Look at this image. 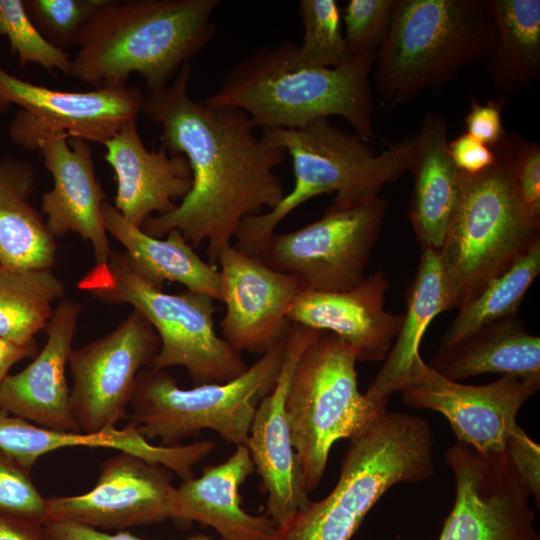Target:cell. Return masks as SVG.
Masks as SVG:
<instances>
[{
	"label": "cell",
	"mask_w": 540,
	"mask_h": 540,
	"mask_svg": "<svg viewBox=\"0 0 540 540\" xmlns=\"http://www.w3.org/2000/svg\"><path fill=\"white\" fill-rule=\"evenodd\" d=\"M191 73L187 62L166 87L144 97L142 112L160 126L162 146L186 158L192 186L175 209L150 216L141 229L156 238L177 229L192 247L205 242L208 262L216 265L241 222L285 196L275 168L287 152L257 135L242 110L192 99Z\"/></svg>",
	"instance_id": "cell-1"
},
{
	"label": "cell",
	"mask_w": 540,
	"mask_h": 540,
	"mask_svg": "<svg viewBox=\"0 0 540 540\" xmlns=\"http://www.w3.org/2000/svg\"><path fill=\"white\" fill-rule=\"evenodd\" d=\"M297 44L262 47L236 62L220 88L203 101L245 112L255 128L298 129L338 116L369 142L375 137L369 74L378 53L352 55L335 68L300 63Z\"/></svg>",
	"instance_id": "cell-2"
},
{
	"label": "cell",
	"mask_w": 540,
	"mask_h": 540,
	"mask_svg": "<svg viewBox=\"0 0 540 540\" xmlns=\"http://www.w3.org/2000/svg\"><path fill=\"white\" fill-rule=\"evenodd\" d=\"M221 0H108L77 42L71 76L95 88L140 74L148 92L166 87L214 38Z\"/></svg>",
	"instance_id": "cell-3"
},
{
	"label": "cell",
	"mask_w": 540,
	"mask_h": 540,
	"mask_svg": "<svg viewBox=\"0 0 540 540\" xmlns=\"http://www.w3.org/2000/svg\"><path fill=\"white\" fill-rule=\"evenodd\" d=\"M261 134L291 156L295 183L276 207L239 225L235 247L256 258L282 219L309 199L336 192L332 205L338 207L376 199L385 184L409 170L414 145L413 135L376 154L369 142L344 132L329 118L298 129H264Z\"/></svg>",
	"instance_id": "cell-4"
},
{
	"label": "cell",
	"mask_w": 540,
	"mask_h": 540,
	"mask_svg": "<svg viewBox=\"0 0 540 540\" xmlns=\"http://www.w3.org/2000/svg\"><path fill=\"white\" fill-rule=\"evenodd\" d=\"M434 471L428 422L407 413L385 412L350 439L333 490L278 529L275 540H350L389 488L424 482Z\"/></svg>",
	"instance_id": "cell-5"
},
{
	"label": "cell",
	"mask_w": 540,
	"mask_h": 540,
	"mask_svg": "<svg viewBox=\"0 0 540 540\" xmlns=\"http://www.w3.org/2000/svg\"><path fill=\"white\" fill-rule=\"evenodd\" d=\"M522 141L506 132L492 146L490 167L462 172L459 204L439 251L456 308L540 240V218L526 207L514 173Z\"/></svg>",
	"instance_id": "cell-6"
},
{
	"label": "cell",
	"mask_w": 540,
	"mask_h": 540,
	"mask_svg": "<svg viewBox=\"0 0 540 540\" xmlns=\"http://www.w3.org/2000/svg\"><path fill=\"white\" fill-rule=\"evenodd\" d=\"M494 32L486 0H395L374 63L382 105L393 109L439 89L483 58Z\"/></svg>",
	"instance_id": "cell-7"
},
{
	"label": "cell",
	"mask_w": 540,
	"mask_h": 540,
	"mask_svg": "<svg viewBox=\"0 0 540 540\" xmlns=\"http://www.w3.org/2000/svg\"><path fill=\"white\" fill-rule=\"evenodd\" d=\"M77 286L100 302L131 305L153 326L160 339L153 368L184 367L195 385L229 382L248 368L215 331L214 299L188 290L163 292L135 270L125 251H112Z\"/></svg>",
	"instance_id": "cell-8"
},
{
	"label": "cell",
	"mask_w": 540,
	"mask_h": 540,
	"mask_svg": "<svg viewBox=\"0 0 540 540\" xmlns=\"http://www.w3.org/2000/svg\"><path fill=\"white\" fill-rule=\"evenodd\" d=\"M288 334L243 374L225 383L183 389L166 369L143 368L129 401V422L148 441L158 439L166 447L181 445L203 430H212L236 446L247 445L257 406L280 373Z\"/></svg>",
	"instance_id": "cell-9"
},
{
	"label": "cell",
	"mask_w": 540,
	"mask_h": 540,
	"mask_svg": "<svg viewBox=\"0 0 540 540\" xmlns=\"http://www.w3.org/2000/svg\"><path fill=\"white\" fill-rule=\"evenodd\" d=\"M357 352L337 335L321 331L301 354L285 401L291 442L305 486L320 484L330 450L366 430L386 412L358 388Z\"/></svg>",
	"instance_id": "cell-10"
},
{
	"label": "cell",
	"mask_w": 540,
	"mask_h": 540,
	"mask_svg": "<svg viewBox=\"0 0 540 540\" xmlns=\"http://www.w3.org/2000/svg\"><path fill=\"white\" fill-rule=\"evenodd\" d=\"M387 201L338 207L288 233L274 232L260 260L297 278L302 290L344 291L359 285L380 234Z\"/></svg>",
	"instance_id": "cell-11"
},
{
	"label": "cell",
	"mask_w": 540,
	"mask_h": 540,
	"mask_svg": "<svg viewBox=\"0 0 540 540\" xmlns=\"http://www.w3.org/2000/svg\"><path fill=\"white\" fill-rule=\"evenodd\" d=\"M540 388V375H503L485 385H465L443 377L420 357L397 392L414 409L441 413L457 441L482 454L502 453L512 437L525 432L517 424L523 403Z\"/></svg>",
	"instance_id": "cell-12"
},
{
	"label": "cell",
	"mask_w": 540,
	"mask_h": 540,
	"mask_svg": "<svg viewBox=\"0 0 540 540\" xmlns=\"http://www.w3.org/2000/svg\"><path fill=\"white\" fill-rule=\"evenodd\" d=\"M143 102L134 85L58 91L21 80L0 65V112L12 104L20 107L9 135L27 150H37L41 139L57 131L104 144L125 123L136 120Z\"/></svg>",
	"instance_id": "cell-13"
},
{
	"label": "cell",
	"mask_w": 540,
	"mask_h": 540,
	"mask_svg": "<svg viewBox=\"0 0 540 540\" xmlns=\"http://www.w3.org/2000/svg\"><path fill=\"white\" fill-rule=\"evenodd\" d=\"M159 348L153 326L133 310L109 333L72 350L70 405L81 431L96 433L128 418L136 377Z\"/></svg>",
	"instance_id": "cell-14"
},
{
	"label": "cell",
	"mask_w": 540,
	"mask_h": 540,
	"mask_svg": "<svg viewBox=\"0 0 540 540\" xmlns=\"http://www.w3.org/2000/svg\"><path fill=\"white\" fill-rule=\"evenodd\" d=\"M173 472L124 451L105 459L89 491L46 498L48 524L70 522L96 530H119L171 517ZM47 524V525H48Z\"/></svg>",
	"instance_id": "cell-15"
},
{
	"label": "cell",
	"mask_w": 540,
	"mask_h": 540,
	"mask_svg": "<svg viewBox=\"0 0 540 540\" xmlns=\"http://www.w3.org/2000/svg\"><path fill=\"white\" fill-rule=\"evenodd\" d=\"M320 332L291 323L280 373L257 406L246 445L267 493L265 514L278 529L312 502L291 442L285 401L301 354Z\"/></svg>",
	"instance_id": "cell-16"
},
{
	"label": "cell",
	"mask_w": 540,
	"mask_h": 540,
	"mask_svg": "<svg viewBox=\"0 0 540 540\" xmlns=\"http://www.w3.org/2000/svg\"><path fill=\"white\" fill-rule=\"evenodd\" d=\"M217 263L226 305L224 339L239 353L264 354L289 333L287 316L302 290L299 281L232 245L220 252Z\"/></svg>",
	"instance_id": "cell-17"
},
{
	"label": "cell",
	"mask_w": 540,
	"mask_h": 540,
	"mask_svg": "<svg viewBox=\"0 0 540 540\" xmlns=\"http://www.w3.org/2000/svg\"><path fill=\"white\" fill-rule=\"evenodd\" d=\"M37 150L53 177L52 189L41 200L49 231L55 239L77 233L92 244L95 266L106 264L112 253L102 216L106 196L95 175L90 145L57 131L41 139Z\"/></svg>",
	"instance_id": "cell-18"
},
{
	"label": "cell",
	"mask_w": 540,
	"mask_h": 540,
	"mask_svg": "<svg viewBox=\"0 0 540 540\" xmlns=\"http://www.w3.org/2000/svg\"><path fill=\"white\" fill-rule=\"evenodd\" d=\"M389 286L384 272L379 270L349 290H301L287 319L292 324L337 335L355 348L357 361L379 362L390 351L403 320V314L384 309Z\"/></svg>",
	"instance_id": "cell-19"
},
{
	"label": "cell",
	"mask_w": 540,
	"mask_h": 540,
	"mask_svg": "<svg viewBox=\"0 0 540 540\" xmlns=\"http://www.w3.org/2000/svg\"><path fill=\"white\" fill-rule=\"evenodd\" d=\"M82 305L62 300L45 327L47 341L33 361L16 374H8L0 386V409L38 426L81 431L70 405L65 368Z\"/></svg>",
	"instance_id": "cell-20"
},
{
	"label": "cell",
	"mask_w": 540,
	"mask_h": 540,
	"mask_svg": "<svg viewBox=\"0 0 540 540\" xmlns=\"http://www.w3.org/2000/svg\"><path fill=\"white\" fill-rule=\"evenodd\" d=\"M103 145L117 181L114 207L129 223L141 228L152 213H169L190 191L192 172L186 158L163 146L149 151L136 120L125 123Z\"/></svg>",
	"instance_id": "cell-21"
},
{
	"label": "cell",
	"mask_w": 540,
	"mask_h": 540,
	"mask_svg": "<svg viewBox=\"0 0 540 540\" xmlns=\"http://www.w3.org/2000/svg\"><path fill=\"white\" fill-rule=\"evenodd\" d=\"M215 446L211 440L173 447L154 445L131 422L121 429L112 427L96 433L49 429L0 409V449L28 469H32L41 456L58 449L111 448L163 465L186 480L194 476L193 467Z\"/></svg>",
	"instance_id": "cell-22"
},
{
	"label": "cell",
	"mask_w": 540,
	"mask_h": 540,
	"mask_svg": "<svg viewBox=\"0 0 540 540\" xmlns=\"http://www.w3.org/2000/svg\"><path fill=\"white\" fill-rule=\"evenodd\" d=\"M455 501L438 540H540L522 487L488 467L454 472Z\"/></svg>",
	"instance_id": "cell-23"
},
{
	"label": "cell",
	"mask_w": 540,
	"mask_h": 540,
	"mask_svg": "<svg viewBox=\"0 0 540 540\" xmlns=\"http://www.w3.org/2000/svg\"><path fill=\"white\" fill-rule=\"evenodd\" d=\"M255 471L246 445L201 476L181 480L171 501V517L178 526L192 522L210 526L221 540H275L278 528L265 513L253 515L241 506L240 488Z\"/></svg>",
	"instance_id": "cell-24"
},
{
	"label": "cell",
	"mask_w": 540,
	"mask_h": 540,
	"mask_svg": "<svg viewBox=\"0 0 540 540\" xmlns=\"http://www.w3.org/2000/svg\"><path fill=\"white\" fill-rule=\"evenodd\" d=\"M413 192L409 217L421 249L440 251L461 195L462 172L448 151L447 124L429 112L414 135L409 170Z\"/></svg>",
	"instance_id": "cell-25"
},
{
	"label": "cell",
	"mask_w": 540,
	"mask_h": 540,
	"mask_svg": "<svg viewBox=\"0 0 540 540\" xmlns=\"http://www.w3.org/2000/svg\"><path fill=\"white\" fill-rule=\"evenodd\" d=\"M102 216L107 233L123 245L135 270L148 282L159 289L166 281L178 282L188 291L221 301L219 269L202 260L179 230L169 231L166 239L150 236L106 201Z\"/></svg>",
	"instance_id": "cell-26"
},
{
	"label": "cell",
	"mask_w": 540,
	"mask_h": 540,
	"mask_svg": "<svg viewBox=\"0 0 540 540\" xmlns=\"http://www.w3.org/2000/svg\"><path fill=\"white\" fill-rule=\"evenodd\" d=\"M455 307L439 251L423 249L417 272L407 290L406 311L390 351L364 393L386 404L403 384L412 364L420 358L419 347L427 327L440 313Z\"/></svg>",
	"instance_id": "cell-27"
},
{
	"label": "cell",
	"mask_w": 540,
	"mask_h": 540,
	"mask_svg": "<svg viewBox=\"0 0 540 540\" xmlns=\"http://www.w3.org/2000/svg\"><path fill=\"white\" fill-rule=\"evenodd\" d=\"M495 32L483 60L506 102L533 88L540 76V1L486 0Z\"/></svg>",
	"instance_id": "cell-28"
},
{
	"label": "cell",
	"mask_w": 540,
	"mask_h": 540,
	"mask_svg": "<svg viewBox=\"0 0 540 540\" xmlns=\"http://www.w3.org/2000/svg\"><path fill=\"white\" fill-rule=\"evenodd\" d=\"M36 172L24 161L0 157V267L48 270L57 245L46 222L31 205Z\"/></svg>",
	"instance_id": "cell-29"
},
{
	"label": "cell",
	"mask_w": 540,
	"mask_h": 540,
	"mask_svg": "<svg viewBox=\"0 0 540 540\" xmlns=\"http://www.w3.org/2000/svg\"><path fill=\"white\" fill-rule=\"evenodd\" d=\"M428 365L458 381L485 373L540 375V338L517 315L490 323L462 341L438 348Z\"/></svg>",
	"instance_id": "cell-30"
},
{
	"label": "cell",
	"mask_w": 540,
	"mask_h": 540,
	"mask_svg": "<svg viewBox=\"0 0 540 540\" xmlns=\"http://www.w3.org/2000/svg\"><path fill=\"white\" fill-rule=\"evenodd\" d=\"M539 273L540 240L457 307L458 313L443 332L439 348L452 346L490 323L517 315Z\"/></svg>",
	"instance_id": "cell-31"
},
{
	"label": "cell",
	"mask_w": 540,
	"mask_h": 540,
	"mask_svg": "<svg viewBox=\"0 0 540 540\" xmlns=\"http://www.w3.org/2000/svg\"><path fill=\"white\" fill-rule=\"evenodd\" d=\"M65 290V283L51 269L0 267V340L37 347L35 336L45 330L52 304Z\"/></svg>",
	"instance_id": "cell-32"
},
{
	"label": "cell",
	"mask_w": 540,
	"mask_h": 540,
	"mask_svg": "<svg viewBox=\"0 0 540 540\" xmlns=\"http://www.w3.org/2000/svg\"><path fill=\"white\" fill-rule=\"evenodd\" d=\"M298 12L304 29L302 43L296 49L300 63L335 68L351 58L335 0H300Z\"/></svg>",
	"instance_id": "cell-33"
},
{
	"label": "cell",
	"mask_w": 540,
	"mask_h": 540,
	"mask_svg": "<svg viewBox=\"0 0 540 540\" xmlns=\"http://www.w3.org/2000/svg\"><path fill=\"white\" fill-rule=\"evenodd\" d=\"M9 40L22 66L41 65L49 72L54 69L71 76L72 59L69 54L48 42L30 20L23 0H0V36Z\"/></svg>",
	"instance_id": "cell-34"
},
{
	"label": "cell",
	"mask_w": 540,
	"mask_h": 540,
	"mask_svg": "<svg viewBox=\"0 0 540 540\" xmlns=\"http://www.w3.org/2000/svg\"><path fill=\"white\" fill-rule=\"evenodd\" d=\"M108 0H23L25 10L42 36L65 50L77 46L84 28Z\"/></svg>",
	"instance_id": "cell-35"
},
{
	"label": "cell",
	"mask_w": 540,
	"mask_h": 540,
	"mask_svg": "<svg viewBox=\"0 0 540 540\" xmlns=\"http://www.w3.org/2000/svg\"><path fill=\"white\" fill-rule=\"evenodd\" d=\"M0 517L46 526V498L31 478V469L0 449Z\"/></svg>",
	"instance_id": "cell-36"
},
{
	"label": "cell",
	"mask_w": 540,
	"mask_h": 540,
	"mask_svg": "<svg viewBox=\"0 0 540 540\" xmlns=\"http://www.w3.org/2000/svg\"><path fill=\"white\" fill-rule=\"evenodd\" d=\"M395 0H350L343 11L351 55L378 53L392 21Z\"/></svg>",
	"instance_id": "cell-37"
},
{
	"label": "cell",
	"mask_w": 540,
	"mask_h": 540,
	"mask_svg": "<svg viewBox=\"0 0 540 540\" xmlns=\"http://www.w3.org/2000/svg\"><path fill=\"white\" fill-rule=\"evenodd\" d=\"M514 173L523 201L540 218V145L523 139L515 159Z\"/></svg>",
	"instance_id": "cell-38"
},
{
	"label": "cell",
	"mask_w": 540,
	"mask_h": 540,
	"mask_svg": "<svg viewBox=\"0 0 540 540\" xmlns=\"http://www.w3.org/2000/svg\"><path fill=\"white\" fill-rule=\"evenodd\" d=\"M469 104L465 133L489 147L494 146L506 134L501 118L505 103L496 99L482 104L474 95H470Z\"/></svg>",
	"instance_id": "cell-39"
},
{
	"label": "cell",
	"mask_w": 540,
	"mask_h": 540,
	"mask_svg": "<svg viewBox=\"0 0 540 540\" xmlns=\"http://www.w3.org/2000/svg\"><path fill=\"white\" fill-rule=\"evenodd\" d=\"M510 458L530 494L540 503V447L526 432L512 437L507 445Z\"/></svg>",
	"instance_id": "cell-40"
},
{
	"label": "cell",
	"mask_w": 540,
	"mask_h": 540,
	"mask_svg": "<svg viewBox=\"0 0 540 540\" xmlns=\"http://www.w3.org/2000/svg\"><path fill=\"white\" fill-rule=\"evenodd\" d=\"M448 151L458 170L466 174L482 172L495 160L492 147L465 132L448 142Z\"/></svg>",
	"instance_id": "cell-41"
},
{
	"label": "cell",
	"mask_w": 540,
	"mask_h": 540,
	"mask_svg": "<svg viewBox=\"0 0 540 540\" xmlns=\"http://www.w3.org/2000/svg\"><path fill=\"white\" fill-rule=\"evenodd\" d=\"M56 540H147L127 531L108 533L70 522H52L45 526ZM184 540H221L199 533Z\"/></svg>",
	"instance_id": "cell-42"
},
{
	"label": "cell",
	"mask_w": 540,
	"mask_h": 540,
	"mask_svg": "<svg viewBox=\"0 0 540 540\" xmlns=\"http://www.w3.org/2000/svg\"><path fill=\"white\" fill-rule=\"evenodd\" d=\"M0 540H56L45 526L0 517Z\"/></svg>",
	"instance_id": "cell-43"
},
{
	"label": "cell",
	"mask_w": 540,
	"mask_h": 540,
	"mask_svg": "<svg viewBox=\"0 0 540 540\" xmlns=\"http://www.w3.org/2000/svg\"><path fill=\"white\" fill-rule=\"evenodd\" d=\"M36 353L37 347L21 346L0 340V386L14 364Z\"/></svg>",
	"instance_id": "cell-44"
}]
</instances>
